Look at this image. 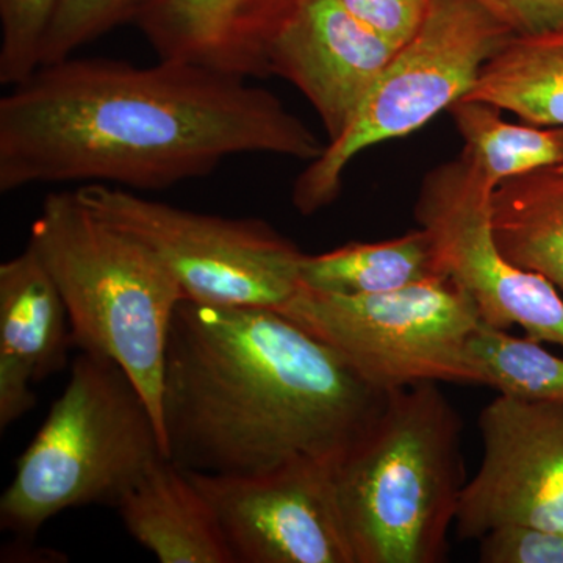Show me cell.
Returning a JSON list of instances; mask_svg holds the SVG:
<instances>
[{
  "label": "cell",
  "mask_w": 563,
  "mask_h": 563,
  "mask_svg": "<svg viewBox=\"0 0 563 563\" xmlns=\"http://www.w3.org/2000/svg\"><path fill=\"white\" fill-rule=\"evenodd\" d=\"M477 424L483 461L459 501V539L479 540L504 525L563 532V401L498 395Z\"/></svg>",
  "instance_id": "cell-11"
},
{
  "label": "cell",
  "mask_w": 563,
  "mask_h": 563,
  "mask_svg": "<svg viewBox=\"0 0 563 563\" xmlns=\"http://www.w3.org/2000/svg\"><path fill=\"white\" fill-rule=\"evenodd\" d=\"M492 191L461 154L426 174L415 220L431 236L440 272L468 292L484 322L506 331L518 325L529 339L563 347V295L498 250L492 232Z\"/></svg>",
  "instance_id": "cell-9"
},
{
  "label": "cell",
  "mask_w": 563,
  "mask_h": 563,
  "mask_svg": "<svg viewBox=\"0 0 563 563\" xmlns=\"http://www.w3.org/2000/svg\"><path fill=\"white\" fill-rule=\"evenodd\" d=\"M493 239L504 257L563 295V166L510 177L490 196Z\"/></svg>",
  "instance_id": "cell-16"
},
{
  "label": "cell",
  "mask_w": 563,
  "mask_h": 563,
  "mask_svg": "<svg viewBox=\"0 0 563 563\" xmlns=\"http://www.w3.org/2000/svg\"><path fill=\"white\" fill-rule=\"evenodd\" d=\"M514 35H532L563 24V0H474Z\"/></svg>",
  "instance_id": "cell-25"
},
{
  "label": "cell",
  "mask_w": 563,
  "mask_h": 563,
  "mask_svg": "<svg viewBox=\"0 0 563 563\" xmlns=\"http://www.w3.org/2000/svg\"><path fill=\"white\" fill-rule=\"evenodd\" d=\"M388 391L274 309L184 299L166 342L162 426L180 468L255 474L292 459L335 461Z\"/></svg>",
  "instance_id": "cell-2"
},
{
  "label": "cell",
  "mask_w": 563,
  "mask_h": 563,
  "mask_svg": "<svg viewBox=\"0 0 563 563\" xmlns=\"http://www.w3.org/2000/svg\"><path fill=\"white\" fill-rule=\"evenodd\" d=\"M58 0H0V84L27 79L41 66V47Z\"/></svg>",
  "instance_id": "cell-22"
},
{
  "label": "cell",
  "mask_w": 563,
  "mask_h": 563,
  "mask_svg": "<svg viewBox=\"0 0 563 563\" xmlns=\"http://www.w3.org/2000/svg\"><path fill=\"white\" fill-rule=\"evenodd\" d=\"M398 49L340 0H302L268 43L266 73L301 92L331 143L350 128Z\"/></svg>",
  "instance_id": "cell-12"
},
{
  "label": "cell",
  "mask_w": 563,
  "mask_h": 563,
  "mask_svg": "<svg viewBox=\"0 0 563 563\" xmlns=\"http://www.w3.org/2000/svg\"><path fill=\"white\" fill-rule=\"evenodd\" d=\"M332 477L355 563L446 561L466 484L457 410L439 384L388 391Z\"/></svg>",
  "instance_id": "cell-3"
},
{
  "label": "cell",
  "mask_w": 563,
  "mask_h": 563,
  "mask_svg": "<svg viewBox=\"0 0 563 563\" xmlns=\"http://www.w3.org/2000/svg\"><path fill=\"white\" fill-rule=\"evenodd\" d=\"M168 457L139 387L111 358L81 352L0 499V526L33 540L55 515L117 506L154 463Z\"/></svg>",
  "instance_id": "cell-5"
},
{
  "label": "cell",
  "mask_w": 563,
  "mask_h": 563,
  "mask_svg": "<svg viewBox=\"0 0 563 563\" xmlns=\"http://www.w3.org/2000/svg\"><path fill=\"white\" fill-rule=\"evenodd\" d=\"M114 507L129 533L158 562L232 563L210 504L168 457L154 463Z\"/></svg>",
  "instance_id": "cell-14"
},
{
  "label": "cell",
  "mask_w": 563,
  "mask_h": 563,
  "mask_svg": "<svg viewBox=\"0 0 563 563\" xmlns=\"http://www.w3.org/2000/svg\"><path fill=\"white\" fill-rule=\"evenodd\" d=\"M162 0H58L41 47V66L73 57L121 25L139 22Z\"/></svg>",
  "instance_id": "cell-21"
},
{
  "label": "cell",
  "mask_w": 563,
  "mask_h": 563,
  "mask_svg": "<svg viewBox=\"0 0 563 563\" xmlns=\"http://www.w3.org/2000/svg\"><path fill=\"white\" fill-rule=\"evenodd\" d=\"M32 377L21 366L0 358V429L5 431L10 424L24 417L35 407L32 391Z\"/></svg>",
  "instance_id": "cell-26"
},
{
  "label": "cell",
  "mask_w": 563,
  "mask_h": 563,
  "mask_svg": "<svg viewBox=\"0 0 563 563\" xmlns=\"http://www.w3.org/2000/svg\"><path fill=\"white\" fill-rule=\"evenodd\" d=\"M444 276L422 228L377 243H347L322 254H303L301 285L339 296L379 295Z\"/></svg>",
  "instance_id": "cell-18"
},
{
  "label": "cell",
  "mask_w": 563,
  "mask_h": 563,
  "mask_svg": "<svg viewBox=\"0 0 563 563\" xmlns=\"http://www.w3.org/2000/svg\"><path fill=\"white\" fill-rule=\"evenodd\" d=\"M512 35L474 0H431L420 27L385 66L346 132L325 143L320 157L296 177L292 207L312 217L335 202L357 155L420 131L450 110Z\"/></svg>",
  "instance_id": "cell-6"
},
{
  "label": "cell",
  "mask_w": 563,
  "mask_h": 563,
  "mask_svg": "<svg viewBox=\"0 0 563 563\" xmlns=\"http://www.w3.org/2000/svg\"><path fill=\"white\" fill-rule=\"evenodd\" d=\"M27 246L62 292L74 346L111 358L131 376L163 437L166 342L173 314L187 299L179 282L143 243L88 209L76 190L44 198Z\"/></svg>",
  "instance_id": "cell-4"
},
{
  "label": "cell",
  "mask_w": 563,
  "mask_h": 563,
  "mask_svg": "<svg viewBox=\"0 0 563 563\" xmlns=\"http://www.w3.org/2000/svg\"><path fill=\"white\" fill-rule=\"evenodd\" d=\"M74 346L68 309L38 255L25 247L0 265V358L33 383L62 372Z\"/></svg>",
  "instance_id": "cell-15"
},
{
  "label": "cell",
  "mask_w": 563,
  "mask_h": 563,
  "mask_svg": "<svg viewBox=\"0 0 563 563\" xmlns=\"http://www.w3.org/2000/svg\"><path fill=\"white\" fill-rule=\"evenodd\" d=\"M463 99L510 111L528 124L563 128V24L510 36Z\"/></svg>",
  "instance_id": "cell-17"
},
{
  "label": "cell",
  "mask_w": 563,
  "mask_h": 563,
  "mask_svg": "<svg viewBox=\"0 0 563 563\" xmlns=\"http://www.w3.org/2000/svg\"><path fill=\"white\" fill-rule=\"evenodd\" d=\"M479 385L521 401H563V357L481 321L468 343Z\"/></svg>",
  "instance_id": "cell-20"
},
{
  "label": "cell",
  "mask_w": 563,
  "mask_h": 563,
  "mask_svg": "<svg viewBox=\"0 0 563 563\" xmlns=\"http://www.w3.org/2000/svg\"><path fill=\"white\" fill-rule=\"evenodd\" d=\"M357 20L402 46L420 27L431 0H340Z\"/></svg>",
  "instance_id": "cell-24"
},
{
  "label": "cell",
  "mask_w": 563,
  "mask_h": 563,
  "mask_svg": "<svg viewBox=\"0 0 563 563\" xmlns=\"http://www.w3.org/2000/svg\"><path fill=\"white\" fill-rule=\"evenodd\" d=\"M483 563H563V532L529 525H504L479 539Z\"/></svg>",
  "instance_id": "cell-23"
},
{
  "label": "cell",
  "mask_w": 563,
  "mask_h": 563,
  "mask_svg": "<svg viewBox=\"0 0 563 563\" xmlns=\"http://www.w3.org/2000/svg\"><path fill=\"white\" fill-rule=\"evenodd\" d=\"M274 310L331 346L377 390L479 385L468 343L483 318L451 277L365 296L329 295L301 285Z\"/></svg>",
  "instance_id": "cell-7"
},
{
  "label": "cell",
  "mask_w": 563,
  "mask_h": 563,
  "mask_svg": "<svg viewBox=\"0 0 563 563\" xmlns=\"http://www.w3.org/2000/svg\"><path fill=\"white\" fill-rule=\"evenodd\" d=\"M76 192L154 252L188 301L279 309L301 287L303 252L258 218L179 209L111 185H81Z\"/></svg>",
  "instance_id": "cell-8"
},
{
  "label": "cell",
  "mask_w": 563,
  "mask_h": 563,
  "mask_svg": "<svg viewBox=\"0 0 563 563\" xmlns=\"http://www.w3.org/2000/svg\"><path fill=\"white\" fill-rule=\"evenodd\" d=\"M185 472L210 504L232 563H355L331 461L292 459L255 474Z\"/></svg>",
  "instance_id": "cell-10"
},
{
  "label": "cell",
  "mask_w": 563,
  "mask_h": 563,
  "mask_svg": "<svg viewBox=\"0 0 563 563\" xmlns=\"http://www.w3.org/2000/svg\"><path fill=\"white\" fill-rule=\"evenodd\" d=\"M448 111L462 136V154L492 188L510 177L563 166V128L512 124L498 107L473 99H461Z\"/></svg>",
  "instance_id": "cell-19"
},
{
  "label": "cell",
  "mask_w": 563,
  "mask_h": 563,
  "mask_svg": "<svg viewBox=\"0 0 563 563\" xmlns=\"http://www.w3.org/2000/svg\"><path fill=\"white\" fill-rule=\"evenodd\" d=\"M325 143L246 77L158 58L40 66L0 99V192L111 185L136 192L201 179L232 157L312 162Z\"/></svg>",
  "instance_id": "cell-1"
},
{
  "label": "cell",
  "mask_w": 563,
  "mask_h": 563,
  "mask_svg": "<svg viewBox=\"0 0 563 563\" xmlns=\"http://www.w3.org/2000/svg\"><path fill=\"white\" fill-rule=\"evenodd\" d=\"M302 0H162L139 22L158 58L268 77L274 33Z\"/></svg>",
  "instance_id": "cell-13"
}]
</instances>
